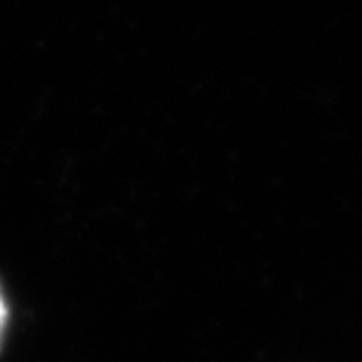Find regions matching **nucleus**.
<instances>
[{
    "instance_id": "nucleus-1",
    "label": "nucleus",
    "mask_w": 362,
    "mask_h": 362,
    "mask_svg": "<svg viewBox=\"0 0 362 362\" xmlns=\"http://www.w3.org/2000/svg\"><path fill=\"white\" fill-rule=\"evenodd\" d=\"M12 322H14V306H12V299L5 289V282L0 280V356L5 351V344L10 339V332H12Z\"/></svg>"
}]
</instances>
